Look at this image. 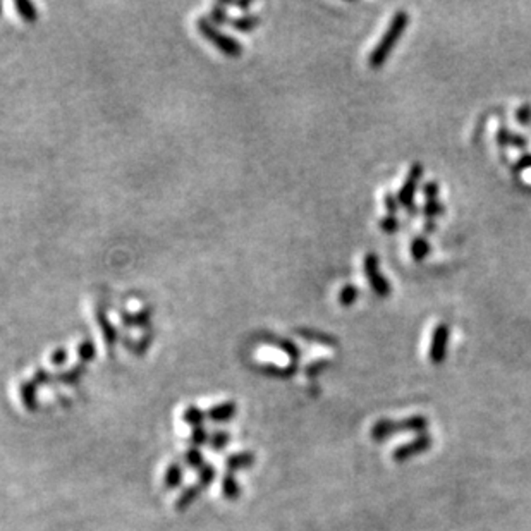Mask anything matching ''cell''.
<instances>
[{"label": "cell", "instance_id": "obj_1", "mask_svg": "<svg viewBox=\"0 0 531 531\" xmlns=\"http://www.w3.org/2000/svg\"><path fill=\"white\" fill-rule=\"evenodd\" d=\"M407 22H409V14H407L406 11H398V13L394 14V18L391 19V25H388L387 32L383 33V37L380 38L376 47L372 50L370 57H368V64H370L373 69H379L380 65L387 63L391 52L394 50L395 45H398V41L401 40L404 32H406Z\"/></svg>", "mask_w": 531, "mask_h": 531}, {"label": "cell", "instance_id": "obj_2", "mask_svg": "<svg viewBox=\"0 0 531 531\" xmlns=\"http://www.w3.org/2000/svg\"><path fill=\"white\" fill-rule=\"evenodd\" d=\"M428 426V419L425 417H413L401 419V421H392V419H380L372 428V438L375 442L386 440L387 437L394 433L402 432H425Z\"/></svg>", "mask_w": 531, "mask_h": 531}, {"label": "cell", "instance_id": "obj_3", "mask_svg": "<svg viewBox=\"0 0 531 531\" xmlns=\"http://www.w3.org/2000/svg\"><path fill=\"white\" fill-rule=\"evenodd\" d=\"M421 177H423V165L417 162V164L411 165V169H409V172H407L406 179H404L402 186L399 188V191H398L399 203H401L402 209H406L407 214L413 215V217L418 214L417 205H414V195H417L418 184Z\"/></svg>", "mask_w": 531, "mask_h": 531}, {"label": "cell", "instance_id": "obj_4", "mask_svg": "<svg viewBox=\"0 0 531 531\" xmlns=\"http://www.w3.org/2000/svg\"><path fill=\"white\" fill-rule=\"evenodd\" d=\"M196 26H198V32L202 33L203 37L209 38L211 44H214L215 47L221 48L222 52L225 53V55H229V57H240L241 53H242V47H241L240 44H237L236 40H234V38H230V37H227V34H224V33L217 32V28H214V26H211L205 18L198 19Z\"/></svg>", "mask_w": 531, "mask_h": 531}, {"label": "cell", "instance_id": "obj_5", "mask_svg": "<svg viewBox=\"0 0 531 531\" xmlns=\"http://www.w3.org/2000/svg\"><path fill=\"white\" fill-rule=\"evenodd\" d=\"M363 270H365V275H367V280L370 282L372 289L375 291L376 296H380V298H387V296H391L392 286L386 277L380 274L379 256H376L375 253H367V256H365V261H363Z\"/></svg>", "mask_w": 531, "mask_h": 531}, {"label": "cell", "instance_id": "obj_6", "mask_svg": "<svg viewBox=\"0 0 531 531\" xmlns=\"http://www.w3.org/2000/svg\"><path fill=\"white\" fill-rule=\"evenodd\" d=\"M449 334H451V330H449L447 323H438V325L433 329L432 342H430V351H428L430 361H432L433 365L444 363L445 354H447Z\"/></svg>", "mask_w": 531, "mask_h": 531}, {"label": "cell", "instance_id": "obj_7", "mask_svg": "<svg viewBox=\"0 0 531 531\" xmlns=\"http://www.w3.org/2000/svg\"><path fill=\"white\" fill-rule=\"evenodd\" d=\"M430 445H432V438H430V435H421V437H418L417 440H413V442H409V444L401 445L399 449H395L394 454H392V459L398 461V463H402V461L409 459V457L417 456V454L430 449Z\"/></svg>", "mask_w": 531, "mask_h": 531}, {"label": "cell", "instance_id": "obj_8", "mask_svg": "<svg viewBox=\"0 0 531 531\" xmlns=\"http://www.w3.org/2000/svg\"><path fill=\"white\" fill-rule=\"evenodd\" d=\"M495 141H497V145L500 146V148H519V150L528 148V140H526V136L514 133V131L506 128V126H500V128L497 129Z\"/></svg>", "mask_w": 531, "mask_h": 531}, {"label": "cell", "instance_id": "obj_9", "mask_svg": "<svg viewBox=\"0 0 531 531\" xmlns=\"http://www.w3.org/2000/svg\"><path fill=\"white\" fill-rule=\"evenodd\" d=\"M296 334L299 337L306 339V341L315 342V344L323 346V348H337L339 342L337 339L330 334L320 332V330H313V329H296Z\"/></svg>", "mask_w": 531, "mask_h": 531}, {"label": "cell", "instance_id": "obj_10", "mask_svg": "<svg viewBox=\"0 0 531 531\" xmlns=\"http://www.w3.org/2000/svg\"><path fill=\"white\" fill-rule=\"evenodd\" d=\"M256 457L255 454H253L251 451H242V452H236L232 454V456H229L225 459V468L227 471L232 473L234 471H240V469H248L251 468L253 464H255Z\"/></svg>", "mask_w": 531, "mask_h": 531}, {"label": "cell", "instance_id": "obj_11", "mask_svg": "<svg viewBox=\"0 0 531 531\" xmlns=\"http://www.w3.org/2000/svg\"><path fill=\"white\" fill-rule=\"evenodd\" d=\"M236 409H237L236 402L227 401V402L217 404V406H214L211 409L206 411V418H210L211 421H215V423H224L236 417Z\"/></svg>", "mask_w": 531, "mask_h": 531}, {"label": "cell", "instance_id": "obj_12", "mask_svg": "<svg viewBox=\"0 0 531 531\" xmlns=\"http://www.w3.org/2000/svg\"><path fill=\"white\" fill-rule=\"evenodd\" d=\"M261 339H263L265 342H268L270 346H275L277 349H280V351L286 353L287 356H289L292 360V363H294V361H298L299 356H301V351H299L298 346H296L294 342L287 341V339L277 337V336H263Z\"/></svg>", "mask_w": 531, "mask_h": 531}, {"label": "cell", "instance_id": "obj_13", "mask_svg": "<svg viewBox=\"0 0 531 531\" xmlns=\"http://www.w3.org/2000/svg\"><path fill=\"white\" fill-rule=\"evenodd\" d=\"M97 322H98L100 329H102L103 337H105V341H107V348L112 349L115 346V341H117V332H115V327L110 323L109 317H107V313L103 311L102 306H100L97 311Z\"/></svg>", "mask_w": 531, "mask_h": 531}, {"label": "cell", "instance_id": "obj_14", "mask_svg": "<svg viewBox=\"0 0 531 531\" xmlns=\"http://www.w3.org/2000/svg\"><path fill=\"white\" fill-rule=\"evenodd\" d=\"M203 488L199 487L198 483L196 485H191V487H188L186 490H183V494L179 495L176 500V511H179V513H184V511L188 509L190 506H193V504L196 502V499L199 497V494H202Z\"/></svg>", "mask_w": 531, "mask_h": 531}, {"label": "cell", "instance_id": "obj_15", "mask_svg": "<svg viewBox=\"0 0 531 531\" xmlns=\"http://www.w3.org/2000/svg\"><path fill=\"white\" fill-rule=\"evenodd\" d=\"M19 394H21L22 406L29 411L38 409V399H37V383L33 382H22L21 388H19Z\"/></svg>", "mask_w": 531, "mask_h": 531}, {"label": "cell", "instance_id": "obj_16", "mask_svg": "<svg viewBox=\"0 0 531 531\" xmlns=\"http://www.w3.org/2000/svg\"><path fill=\"white\" fill-rule=\"evenodd\" d=\"M258 372H261L263 375L268 376H275V379H291L296 372H298V367L296 363L289 365V367H277V365H260L256 367Z\"/></svg>", "mask_w": 531, "mask_h": 531}, {"label": "cell", "instance_id": "obj_17", "mask_svg": "<svg viewBox=\"0 0 531 531\" xmlns=\"http://www.w3.org/2000/svg\"><path fill=\"white\" fill-rule=\"evenodd\" d=\"M183 478H184L183 468H181L177 463H172L171 466L167 468V471H165V476H164L165 490H176V488L181 487V483H183Z\"/></svg>", "mask_w": 531, "mask_h": 531}, {"label": "cell", "instance_id": "obj_18", "mask_svg": "<svg viewBox=\"0 0 531 531\" xmlns=\"http://www.w3.org/2000/svg\"><path fill=\"white\" fill-rule=\"evenodd\" d=\"M409 251H411V256H413L414 260L421 261V260H425V258L428 256L430 253H432V244H430V241L426 240V237L418 236V237H414L413 242H411Z\"/></svg>", "mask_w": 531, "mask_h": 531}, {"label": "cell", "instance_id": "obj_19", "mask_svg": "<svg viewBox=\"0 0 531 531\" xmlns=\"http://www.w3.org/2000/svg\"><path fill=\"white\" fill-rule=\"evenodd\" d=\"M222 494L227 500H237L241 495V488L240 483L236 482V476L232 473H227L222 480Z\"/></svg>", "mask_w": 531, "mask_h": 531}, {"label": "cell", "instance_id": "obj_20", "mask_svg": "<svg viewBox=\"0 0 531 531\" xmlns=\"http://www.w3.org/2000/svg\"><path fill=\"white\" fill-rule=\"evenodd\" d=\"M358 298H360V289L354 284H346L339 292V305L349 308L356 303Z\"/></svg>", "mask_w": 531, "mask_h": 531}, {"label": "cell", "instance_id": "obj_21", "mask_svg": "<svg viewBox=\"0 0 531 531\" xmlns=\"http://www.w3.org/2000/svg\"><path fill=\"white\" fill-rule=\"evenodd\" d=\"M150 315H152V310H143V311H140V313H134V315L128 313V311H121V320L124 322L126 325L143 327L150 322Z\"/></svg>", "mask_w": 531, "mask_h": 531}, {"label": "cell", "instance_id": "obj_22", "mask_svg": "<svg viewBox=\"0 0 531 531\" xmlns=\"http://www.w3.org/2000/svg\"><path fill=\"white\" fill-rule=\"evenodd\" d=\"M205 417H206V414L203 413V411L199 409V407H196V406L186 407V409H184V413H183L184 423H188V425L195 426V428H198V426L203 425V421H205Z\"/></svg>", "mask_w": 531, "mask_h": 531}, {"label": "cell", "instance_id": "obj_23", "mask_svg": "<svg viewBox=\"0 0 531 531\" xmlns=\"http://www.w3.org/2000/svg\"><path fill=\"white\" fill-rule=\"evenodd\" d=\"M421 210H423V215H425L428 221H433V218L444 215L445 206H444V203L440 202V199H426Z\"/></svg>", "mask_w": 531, "mask_h": 531}, {"label": "cell", "instance_id": "obj_24", "mask_svg": "<svg viewBox=\"0 0 531 531\" xmlns=\"http://www.w3.org/2000/svg\"><path fill=\"white\" fill-rule=\"evenodd\" d=\"M84 370H86L84 363H79V365H76V367H72L69 372L59 373V375L55 376V380H59V382H64V383H76L81 376H83Z\"/></svg>", "mask_w": 531, "mask_h": 531}, {"label": "cell", "instance_id": "obj_25", "mask_svg": "<svg viewBox=\"0 0 531 531\" xmlns=\"http://www.w3.org/2000/svg\"><path fill=\"white\" fill-rule=\"evenodd\" d=\"M229 22L232 28L240 29V32H253V29L256 28L258 22H261V19L258 16H244L240 19H232V21Z\"/></svg>", "mask_w": 531, "mask_h": 531}, {"label": "cell", "instance_id": "obj_26", "mask_svg": "<svg viewBox=\"0 0 531 531\" xmlns=\"http://www.w3.org/2000/svg\"><path fill=\"white\" fill-rule=\"evenodd\" d=\"M16 9L18 13L21 14V18L25 19V21H37L38 14H37V9H34V6L32 2H28V0H18L16 2Z\"/></svg>", "mask_w": 531, "mask_h": 531}, {"label": "cell", "instance_id": "obj_27", "mask_svg": "<svg viewBox=\"0 0 531 531\" xmlns=\"http://www.w3.org/2000/svg\"><path fill=\"white\" fill-rule=\"evenodd\" d=\"M78 354L81 358V361L83 363H88V361L93 360L95 356H97V349H95V344L91 341H83L81 344L78 346Z\"/></svg>", "mask_w": 531, "mask_h": 531}, {"label": "cell", "instance_id": "obj_28", "mask_svg": "<svg viewBox=\"0 0 531 531\" xmlns=\"http://www.w3.org/2000/svg\"><path fill=\"white\" fill-rule=\"evenodd\" d=\"M215 480V469L211 464H203V468L198 471V485L202 488H209Z\"/></svg>", "mask_w": 531, "mask_h": 531}, {"label": "cell", "instance_id": "obj_29", "mask_svg": "<svg viewBox=\"0 0 531 531\" xmlns=\"http://www.w3.org/2000/svg\"><path fill=\"white\" fill-rule=\"evenodd\" d=\"M184 461H186L188 466L193 468V469H198V471L203 468V456H202V452H199L196 447L188 449L186 454H184Z\"/></svg>", "mask_w": 531, "mask_h": 531}, {"label": "cell", "instance_id": "obj_30", "mask_svg": "<svg viewBox=\"0 0 531 531\" xmlns=\"http://www.w3.org/2000/svg\"><path fill=\"white\" fill-rule=\"evenodd\" d=\"M379 227L383 230V232L392 234V232H395V230H399V227H401V222H399L398 215H386L383 218H380Z\"/></svg>", "mask_w": 531, "mask_h": 531}, {"label": "cell", "instance_id": "obj_31", "mask_svg": "<svg viewBox=\"0 0 531 531\" xmlns=\"http://www.w3.org/2000/svg\"><path fill=\"white\" fill-rule=\"evenodd\" d=\"M229 442H230V435L224 432V430H221V432H215L214 435H210L209 444L211 445V449H215V451H221V449H224Z\"/></svg>", "mask_w": 531, "mask_h": 531}, {"label": "cell", "instance_id": "obj_32", "mask_svg": "<svg viewBox=\"0 0 531 531\" xmlns=\"http://www.w3.org/2000/svg\"><path fill=\"white\" fill-rule=\"evenodd\" d=\"M514 117H516V121H518V124L530 126L531 124V105H530V103H523V105H519L518 109H516Z\"/></svg>", "mask_w": 531, "mask_h": 531}, {"label": "cell", "instance_id": "obj_33", "mask_svg": "<svg viewBox=\"0 0 531 531\" xmlns=\"http://www.w3.org/2000/svg\"><path fill=\"white\" fill-rule=\"evenodd\" d=\"M330 361L329 360H318V361H313V363H310L306 367V375L310 376V379H313V376L320 375V373L325 370V368L330 367Z\"/></svg>", "mask_w": 531, "mask_h": 531}, {"label": "cell", "instance_id": "obj_34", "mask_svg": "<svg viewBox=\"0 0 531 531\" xmlns=\"http://www.w3.org/2000/svg\"><path fill=\"white\" fill-rule=\"evenodd\" d=\"M526 171H531V153H523L513 165L514 174H521V172Z\"/></svg>", "mask_w": 531, "mask_h": 531}, {"label": "cell", "instance_id": "obj_35", "mask_svg": "<svg viewBox=\"0 0 531 531\" xmlns=\"http://www.w3.org/2000/svg\"><path fill=\"white\" fill-rule=\"evenodd\" d=\"M190 440L193 445H203L210 440V435L206 433V430L203 426H198V428H193Z\"/></svg>", "mask_w": 531, "mask_h": 531}, {"label": "cell", "instance_id": "obj_36", "mask_svg": "<svg viewBox=\"0 0 531 531\" xmlns=\"http://www.w3.org/2000/svg\"><path fill=\"white\" fill-rule=\"evenodd\" d=\"M383 205H386L388 215H398L399 209H401V203H399L398 196L392 193L386 195V198H383Z\"/></svg>", "mask_w": 531, "mask_h": 531}, {"label": "cell", "instance_id": "obj_37", "mask_svg": "<svg viewBox=\"0 0 531 531\" xmlns=\"http://www.w3.org/2000/svg\"><path fill=\"white\" fill-rule=\"evenodd\" d=\"M423 195H425L426 199H438V195H440V186L435 181H428L423 186Z\"/></svg>", "mask_w": 531, "mask_h": 531}, {"label": "cell", "instance_id": "obj_38", "mask_svg": "<svg viewBox=\"0 0 531 531\" xmlns=\"http://www.w3.org/2000/svg\"><path fill=\"white\" fill-rule=\"evenodd\" d=\"M211 21L215 22V25H224V22H227V16H225V6L224 4H221V6H215L214 9H211V14H210Z\"/></svg>", "mask_w": 531, "mask_h": 531}, {"label": "cell", "instance_id": "obj_39", "mask_svg": "<svg viewBox=\"0 0 531 531\" xmlns=\"http://www.w3.org/2000/svg\"><path fill=\"white\" fill-rule=\"evenodd\" d=\"M65 361H67V351L65 349H57V351L52 353V356H50V363L52 365H64Z\"/></svg>", "mask_w": 531, "mask_h": 531}, {"label": "cell", "instance_id": "obj_40", "mask_svg": "<svg viewBox=\"0 0 531 531\" xmlns=\"http://www.w3.org/2000/svg\"><path fill=\"white\" fill-rule=\"evenodd\" d=\"M33 382L37 383V386H44V383L50 382V373L47 370H37L33 376Z\"/></svg>", "mask_w": 531, "mask_h": 531}, {"label": "cell", "instance_id": "obj_41", "mask_svg": "<svg viewBox=\"0 0 531 531\" xmlns=\"http://www.w3.org/2000/svg\"><path fill=\"white\" fill-rule=\"evenodd\" d=\"M423 230L425 232H433V230H437V224L433 221H426L425 225H423Z\"/></svg>", "mask_w": 531, "mask_h": 531}, {"label": "cell", "instance_id": "obj_42", "mask_svg": "<svg viewBox=\"0 0 531 531\" xmlns=\"http://www.w3.org/2000/svg\"><path fill=\"white\" fill-rule=\"evenodd\" d=\"M0 11H2V4H0Z\"/></svg>", "mask_w": 531, "mask_h": 531}]
</instances>
